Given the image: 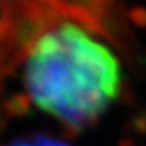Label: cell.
<instances>
[{
	"label": "cell",
	"mask_w": 146,
	"mask_h": 146,
	"mask_svg": "<svg viewBox=\"0 0 146 146\" xmlns=\"http://www.w3.org/2000/svg\"><path fill=\"white\" fill-rule=\"evenodd\" d=\"M8 146H68L59 138H54L51 135L45 134H31L13 140Z\"/></svg>",
	"instance_id": "obj_2"
},
{
	"label": "cell",
	"mask_w": 146,
	"mask_h": 146,
	"mask_svg": "<svg viewBox=\"0 0 146 146\" xmlns=\"http://www.w3.org/2000/svg\"><path fill=\"white\" fill-rule=\"evenodd\" d=\"M30 106H31V101L27 96V93H17V95L11 96L5 101V112L8 115L19 117V115H23Z\"/></svg>",
	"instance_id": "obj_3"
},
{
	"label": "cell",
	"mask_w": 146,
	"mask_h": 146,
	"mask_svg": "<svg viewBox=\"0 0 146 146\" xmlns=\"http://www.w3.org/2000/svg\"><path fill=\"white\" fill-rule=\"evenodd\" d=\"M27 96L72 131L96 123L120 96L123 68L103 37L72 20L48 25L25 56Z\"/></svg>",
	"instance_id": "obj_1"
},
{
	"label": "cell",
	"mask_w": 146,
	"mask_h": 146,
	"mask_svg": "<svg viewBox=\"0 0 146 146\" xmlns=\"http://www.w3.org/2000/svg\"><path fill=\"white\" fill-rule=\"evenodd\" d=\"M13 11H14V5L0 2V48L5 44L6 34H8V30H9V23H11Z\"/></svg>",
	"instance_id": "obj_4"
}]
</instances>
